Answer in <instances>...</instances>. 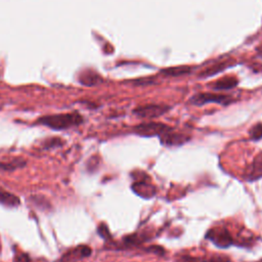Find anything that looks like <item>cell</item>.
I'll return each instance as SVG.
<instances>
[{"mask_svg": "<svg viewBox=\"0 0 262 262\" xmlns=\"http://www.w3.org/2000/svg\"><path fill=\"white\" fill-rule=\"evenodd\" d=\"M83 122V117L75 112L69 114H57L41 117L37 123L44 125L53 130H66L74 126H78Z\"/></svg>", "mask_w": 262, "mask_h": 262, "instance_id": "6da1fadb", "label": "cell"}, {"mask_svg": "<svg viewBox=\"0 0 262 262\" xmlns=\"http://www.w3.org/2000/svg\"><path fill=\"white\" fill-rule=\"evenodd\" d=\"M173 128L169 125L159 122H146L141 123L139 125L134 126L133 131L139 136L143 137H154V136H162L163 134L172 131Z\"/></svg>", "mask_w": 262, "mask_h": 262, "instance_id": "7a4b0ae2", "label": "cell"}, {"mask_svg": "<svg viewBox=\"0 0 262 262\" xmlns=\"http://www.w3.org/2000/svg\"><path fill=\"white\" fill-rule=\"evenodd\" d=\"M233 101L232 97L229 95L218 94V93H198L190 97L189 102L194 105H204L206 103H218L222 105H227Z\"/></svg>", "mask_w": 262, "mask_h": 262, "instance_id": "3957f363", "label": "cell"}, {"mask_svg": "<svg viewBox=\"0 0 262 262\" xmlns=\"http://www.w3.org/2000/svg\"><path fill=\"white\" fill-rule=\"evenodd\" d=\"M205 237L211 241L218 248H228L233 244V239L226 228L214 227L207 231Z\"/></svg>", "mask_w": 262, "mask_h": 262, "instance_id": "277c9868", "label": "cell"}, {"mask_svg": "<svg viewBox=\"0 0 262 262\" xmlns=\"http://www.w3.org/2000/svg\"><path fill=\"white\" fill-rule=\"evenodd\" d=\"M170 110V106L166 104H144L139 105L133 110V114L140 118L152 119L158 118L164 114H166Z\"/></svg>", "mask_w": 262, "mask_h": 262, "instance_id": "5b68a950", "label": "cell"}, {"mask_svg": "<svg viewBox=\"0 0 262 262\" xmlns=\"http://www.w3.org/2000/svg\"><path fill=\"white\" fill-rule=\"evenodd\" d=\"M131 188L134 191V193L143 199H150L156 194V187L152 184L148 183L146 179L135 181L132 184Z\"/></svg>", "mask_w": 262, "mask_h": 262, "instance_id": "8992f818", "label": "cell"}, {"mask_svg": "<svg viewBox=\"0 0 262 262\" xmlns=\"http://www.w3.org/2000/svg\"><path fill=\"white\" fill-rule=\"evenodd\" d=\"M159 138H160L162 144L167 145V146H179V145L184 144L185 142H187L190 139L189 136L180 134V133H174L173 130L163 134Z\"/></svg>", "mask_w": 262, "mask_h": 262, "instance_id": "52a82bcc", "label": "cell"}, {"mask_svg": "<svg viewBox=\"0 0 262 262\" xmlns=\"http://www.w3.org/2000/svg\"><path fill=\"white\" fill-rule=\"evenodd\" d=\"M261 177H262V152L254 160L247 174V179L249 181H254Z\"/></svg>", "mask_w": 262, "mask_h": 262, "instance_id": "ba28073f", "label": "cell"}, {"mask_svg": "<svg viewBox=\"0 0 262 262\" xmlns=\"http://www.w3.org/2000/svg\"><path fill=\"white\" fill-rule=\"evenodd\" d=\"M79 81L83 85L93 86V85H96V84L100 83L102 80H101V78H100V76L98 74H96L93 71L88 70V71H85V72L80 74Z\"/></svg>", "mask_w": 262, "mask_h": 262, "instance_id": "9c48e42d", "label": "cell"}, {"mask_svg": "<svg viewBox=\"0 0 262 262\" xmlns=\"http://www.w3.org/2000/svg\"><path fill=\"white\" fill-rule=\"evenodd\" d=\"M0 204L5 207L14 208L20 204V201L18 196L0 188Z\"/></svg>", "mask_w": 262, "mask_h": 262, "instance_id": "30bf717a", "label": "cell"}, {"mask_svg": "<svg viewBox=\"0 0 262 262\" xmlns=\"http://www.w3.org/2000/svg\"><path fill=\"white\" fill-rule=\"evenodd\" d=\"M237 85V79L234 77H225L216 81L212 87L215 90H228Z\"/></svg>", "mask_w": 262, "mask_h": 262, "instance_id": "8fae6325", "label": "cell"}, {"mask_svg": "<svg viewBox=\"0 0 262 262\" xmlns=\"http://www.w3.org/2000/svg\"><path fill=\"white\" fill-rule=\"evenodd\" d=\"M191 71L190 67L187 66H181V67H173V68H168L164 69L161 71V73L165 76H170V77H178L182 76L185 74H188Z\"/></svg>", "mask_w": 262, "mask_h": 262, "instance_id": "7c38bea8", "label": "cell"}, {"mask_svg": "<svg viewBox=\"0 0 262 262\" xmlns=\"http://www.w3.org/2000/svg\"><path fill=\"white\" fill-rule=\"evenodd\" d=\"M144 236H141L140 234L138 233H134V234H130V235H127L123 238V244L125 247L129 248V247H136L138 245H140L141 243H143L144 241Z\"/></svg>", "mask_w": 262, "mask_h": 262, "instance_id": "4fadbf2b", "label": "cell"}, {"mask_svg": "<svg viewBox=\"0 0 262 262\" xmlns=\"http://www.w3.org/2000/svg\"><path fill=\"white\" fill-rule=\"evenodd\" d=\"M26 165V162L21 159H16V160H12L11 162H0V170H4V171H12L15 170L17 168L24 167Z\"/></svg>", "mask_w": 262, "mask_h": 262, "instance_id": "5bb4252c", "label": "cell"}, {"mask_svg": "<svg viewBox=\"0 0 262 262\" xmlns=\"http://www.w3.org/2000/svg\"><path fill=\"white\" fill-rule=\"evenodd\" d=\"M226 67H227L226 62L218 63V64H216V66H214V67H212V68H209V69L205 70L204 72H202V73H201V75H200V77H208V76H213V75H215L216 73L223 71V69H225Z\"/></svg>", "mask_w": 262, "mask_h": 262, "instance_id": "9a60e30c", "label": "cell"}, {"mask_svg": "<svg viewBox=\"0 0 262 262\" xmlns=\"http://www.w3.org/2000/svg\"><path fill=\"white\" fill-rule=\"evenodd\" d=\"M250 138L252 140H259L262 138V123L255 124L249 131Z\"/></svg>", "mask_w": 262, "mask_h": 262, "instance_id": "2e32d148", "label": "cell"}, {"mask_svg": "<svg viewBox=\"0 0 262 262\" xmlns=\"http://www.w3.org/2000/svg\"><path fill=\"white\" fill-rule=\"evenodd\" d=\"M97 232L98 234L104 238V239H108L111 238V232L108 230V227L104 224V223H101L98 227H97Z\"/></svg>", "mask_w": 262, "mask_h": 262, "instance_id": "e0dca14e", "label": "cell"}, {"mask_svg": "<svg viewBox=\"0 0 262 262\" xmlns=\"http://www.w3.org/2000/svg\"><path fill=\"white\" fill-rule=\"evenodd\" d=\"M201 262H231V260L228 257H226V256L216 255V256H212L210 258L204 259Z\"/></svg>", "mask_w": 262, "mask_h": 262, "instance_id": "ac0fdd59", "label": "cell"}, {"mask_svg": "<svg viewBox=\"0 0 262 262\" xmlns=\"http://www.w3.org/2000/svg\"><path fill=\"white\" fill-rule=\"evenodd\" d=\"M13 262H31V259L27 253H17L13 258Z\"/></svg>", "mask_w": 262, "mask_h": 262, "instance_id": "d6986e66", "label": "cell"}, {"mask_svg": "<svg viewBox=\"0 0 262 262\" xmlns=\"http://www.w3.org/2000/svg\"><path fill=\"white\" fill-rule=\"evenodd\" d=\"M146 251L152 252V253L158 254V255H161V256L166 253L165 250H164V248H162V247H160V246H152V247H149V248H147Z\"/></svg>", "mask_w": 262, "mask_h": 262, "instance_id": "ffe728a7", "label": "cell"}, {"mask_svg": "<svg viewBox=\"0 0 262 262\" xmlns=\"http://www.w3.org/2000/svg\"><path fill=\"white\" fill-rule=\"evenodd\" d=\"M174 262H198V260L194 259V258H192V257L182 256V257H179V258L175 259Z\"/></svg>", "mask_w": 262, "mask_h": 262, "instance_id": "44dd1931", "label": "cell"}]
</instances>
